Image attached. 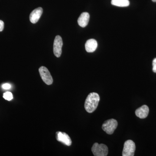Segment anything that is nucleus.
Listing matches in <instances>:
<instances>
[{"mask_svg": "<svg viewBox=\"0 0 156 156\" xmlns=\"http://www.w3.org/2000/svg\"><path fill=\"white\" fill-rule=\"evenodd\" d=\"M99 101L100 97L98 93L95 92L90 93L85 101V109L88 112H93L97 108Z\"/></svg>", "mask_w": 156, "mask_h": 156, "instance_id": "1", "label": "nucleus"}, {"mask_svg": "<svg viewBox=\"0 0 156 156\" xmlns=\"http://www.w3.org/2000/svg\"><path fill=\"white\" fill-rule=\"evenodd\" d=\"M92 151L95 156H106L108 154V148L103 144H98L95 143L92 146Z\"/></svg>", "mask_w": 156, "mask_h": 156, "instance_id": "2", "label": "nucleus"}, {"mask_svg": "<svg viewBox=\"0 0 156 156\" xmlns=\"http://www.w3.org/2000/svg\"><path fill=\"white\" fill-rule=\"evenodd\" d=\"M118 126V122L114 119L107 120L103 123L102 128L107 134H112Z\"/></svg>", "mask_w": 156, "mask_h": 156, "instance_id": "3", "label": "nucleus"}, {"mask_svg": "<svg viewBox=\"0 0 156 156\" xmlns=\"http://www.w3.org/2000/svg\"><path fill=\"white\" fill-rule=\"evenodd\" d=\"M136 149L135 143L132 140H127L124 143L123 156H133Z\"/></svg>", "mask_w": 156, "mask_h": 156, "instance_id": "4", "label": "nucleus"}, {"mask_svg": "<svg viewBox=\"0 0 156 156\" xmlns=\"http://www.w3.org/2000/svg\"><path fill=\"white\" fill-rule=\"evenodd\" d=\"M39 71L42 80L45 83L48 85L53 83V78L47 68L45 66H41L39 68Z\"/></svg>", "mask_w": 156, "mask_h": 156, "instance_id": "5", "label": "nucleus"}, {"mask_svg": "<svg viewBox=\"0 0 156 156\" xmlns=\"http://www.w3.org/2000/svg\"><path fill=\"white\" fill-rule=\"evenodd\" d=\"M62 45L63 43L61 37L59 35L56 36L53 43V53L56 57H59L61 56Z\"/></svg>", "mask_w": 156, "mask_h": 156, "instance_id": "6", "label": "nucleus"}, {"mask_svg": "<svg viewBox=\"0 0 156 156\" xmlns=\"http://www.w3.org/2000/svg\"><path fill=\"white\" fill-rule=\"evenodd\" d=\"M56 139L59 142L69 146L71 145L72 140L69 136L65 132L57 131L56 133Z\"/></svg>", "mask_w": 156, "mask_h": 156, "instance_id": "7", "label": "nucleus"}, {"mask_svg": "<svg viewBox=\"0 0 156 156\" xmlns=\"http://www.w3.org/2000/svg\"><path fill=\"white\" fill-rule=\"evenodd\" d=\"M43 12V9L41 7L34 9L30 15V22L33 23H35L37 22L41 16Z\"/></svg>", "mask_w": 156, "mask_h": 156, "instance_id": "8", "label": "nucleus"}, {"mask_svg": "<svg viewBox=\"0 0 156 156\" xmlns=\"http://www.w3.org/2000/svg\"><path fill=\"white\" fill-rule=\"evenodd\" d=\"M149 109L146 105H144L137 108L135 111L136 116L141 119H145L148 115Z\"/></svg>", "mask_w": 156, "mask_h": 156, "instance_id": "9", "label": "nucleus"}, {"mask_svg": "<svg viewBox=\"0 0 156 156\" xmlns=\"http://www.w3.org/2000/svg\"><path fill=\"white\" fill-rule=\"evenodd\" d=\"M98 43L95 39H91L88 40L85 44L86 51L88 53H92L97 49Z\"/></svg>", "mask_w": 156, "mask_h": 156, "instance_id": "10", "label": "nucleus"}, {"mask_svg": "<svg viewBox=\"0 0 156 156\" xmlns=\"http://www.w3.org/2000/svg\"><path fill=\"white\" fill-rule=\"evenodd\" d=\"M89 14L87 12H83L81 14L78 20V23L80 26L82 27H85L89 23Z\"/></svg>", "mask_w": 156, "mask_h": 156, "instance_id": "11", "label": "nucleus"}, {"mask_svg": "<svg viewBox=\"0 0 156 156\" xmlns=\"http://www.w3.org/2000/svg\"><path fill=\"white\" fill-rule=\"evenodd\" d=\"M112 5L120 7H128L130 5L129 0H112Z\"/></svg>", "mask_w": 156, "mask_h": 156, "instance_id": "12", "label": "nucleus"}, {"mask_svg": "<svg viewBox=\"0 0 156 156\" xmlns=\"http://www.w3.org/2000/svg\"><path fill=\"white\" fill-rule=\"evenodd\" d=\"M3 98L5 100L11 101L13 98V94L10 92H5L3 94Z\"/></svg>", "mask_w": 156, "mask_h": 156, "instance_id": "13", "label": "nucleus"}, {"mask_svg": "<svg viewBox=\"0 0 156 156\" xmlns=\"http://www.w3.org/2000/svg\"><path fill=\"white\" fill-rule=\"evenodd\" d=\"M153 71L154 73H156V58H154L152 62Z\"/></svg>", "mask_w": 156, "mask_h": 156, "instance_id": "14", "label": "nucleus"}, {"mask_svg": "<svg viewBox=\"0 0 156 156\" xmlns=\"http://www.w3.org/2000/svg\"><path fill=\"white\" fill-rule=\"evenodd\" d=\"M2 87L3 89L7 90V89H11V85L9 83L4 84H3L2 86Z\"/></svg>", "mask_w": 156, "mask_h": 156, "instance_id": "15", "label": "nucleus"}, {"mask_svg": "<svg viewBox=\"0 0 156 156\" xmlns=\"http://www.w3.org/2000/svg\"><path fill=\"white\" fill-rule=\"evenodd\" d=\"M4 28V23L2 20H0V32L3 30Z\"/></svg>", "mask_w": 156, "mask_h": 156, "instance_id": "16", "label": "nucleus"}, {"mask_svg": "<svg viewBox=\"0 0 156 156\" xmlns=\"http://www.w3.org/2000/svg\"><path fill=\"white\" fill-rule=\"evenodd\" d=\"M152 2H156V0H152Z\"/></svg>", "mask_w": 156, "mask_h": 156, "instance_id": "17", "label": "nucleus"}]
</instances>
